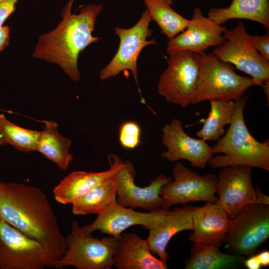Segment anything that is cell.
Here are the masks:
<instances>
[{
	"mask_svg": "<svg viewBox=\"0 0 269 269\" xmlns=\"http://www.w3.org/2000/svg\"><path fill=\"white\" fill-rule=\"evenodd\" d=\"M74 1L69 0L64 7L57 26L39 37L32 56L58 65L70 79L78 81L81 79L78 67L79 54L100 39L92 34L103 5L89 4L79 13H72Z\"/></svg>",
	"mask_w": 269,
	"mask_h": 269,
	"instance_id": "obj_1",
	"label": "cell"
},
{
	"mask_svg": "<svg viewBox=\"0 0 269 269\" xmlns=\"http://www.w3.org/2000/svg\"><path fill=\"white\" fill-rule=\"evenodd\" d=\"M0 219L28 236L65 253L66 238L40 188L0 181Z\"/></svg>",
	"mask_w": 269,
	"mask_h": 269,
	"instance_id": "obj_2",
	"label": "cell"
},
{
	"mask_svg": "<svg viewBox=\"0 0 269 269\" xmlns=\"http://www.w3.org/2000/svg\"><path fill=\"white\" fill-rule=\"evenodd\" d=\"M249 97L235 101L234 117L227 133L212 146L213 154H223L210 158L208 163L212 168L242 165L269 171V141H258L245 122L244 110Z\"/></svg>",
	"mask_w": 269,
	"mask_h": 269,
	"instance_id": "obj_3",
	"label": "cell"
},
{
	"mask_svg": "<svg viewBox=\"0 0 269 269\" xmlns=\"http://www.w3.org/2000/svg\"><path fill=\"white\" fill-rule=\"evenodd\" d=\"M196 54L199 76L191 104L204 101H237L255 85L251 77L239 75L232 64L219 60L213 53Z\"/></svg>",
	"mask_w": 269,
	"mask_h": 269,
	"instance_id": "obj_4",
	"label": "cell"
},
{
	"mask_svg": "<svg viewBox=\"0 0 269 269\" xmlns=\"http://www.w3.org/2000/svg\"><path fill=\"white\" fill-rule=\"evenodd\" d=\"M64 253L0 219V269L54 268Z\"/></svg>",
	"mask_w": 269,
	"mask_h": 269,
	"instance_id": "obj_5",
	"label": "cell"
},
{
	"mask_svg": "<svg viewBox=\"0 0 269 269\" xmlns=\"http://www.w3.org/2000/svg\"><path fill=\"white\" fill-rule=\"evenodd\" d=\"M65 253L55 265L56 269L73 267L77 269H111L116 237L101 239L86 233L76 220L71 224L70 233L66 237Z\"/></svg>",
	"mask_w": 269,
	"mask_h": 269,
	"instance_id": "obj_6",
	"label": "cell"
},
{
	"mask_svg": "<svg viewBox=\"0 0 269 269\" xmlns=\"http://www.w3.org/2000/svg\"><path fill=\"white\" fill-rule=\"evenodd\" d=\"M224 36L223 42L212 53L219 60L249 75L255 85L263 87L269 83V61L253 46L244 23L241 22L236 27L226 29Z\"/></svg>",
	"mask_w": 269,
	"mask_h": 269,
	"instance_id": "obj_7",
	"label": "cell"
},
{
	"mask_svg": "<svg viewBox=\"0 0 269 269\" xmlns=\"http://www.w3.org/2000/svg\"><path fill=\"white\" fill-rule=\"evenodd\" d=\"M269 237V205L253 203L233 219L224 243L232 254L250 257Z\"/></svg>",
	"mask_w": 269,
	"mask_h": 269,
	"instance_id": "obj_8",
	"label": "cell"
},
{
	"mask_svg": "<svg viewBox=\"0 0 269 269\" xmlns=\"http://www.w3.org/2000/svg\"><path fill=\"white\" fill-rule=\"evenodd\" d=\"M169 56L167 67L159 76L157 91L168 102L186 108L191 104L199 79L196 54L181 51Z\"/></svg>",
	"mask_w": 269,
	"mask_h": 269,
	"instance_id": "obj_9",
	"label": "cell"
},
{
	"mask_svg": "<svg viewBox=\"0 0 269 269\" xmlns=\"http://www.w3.org/2000/svg\"><path fill=\"white\" fill-rule=\"evenodd\" d=\"M172 173L173 179L162 186L159 192L162 208L168 209L173 205L190 202H216L218 177L215 174H199L181 162L175 164Z\"/></svg>",
	"mask_w": 269,
	"mask_h": 269,
	"instance_id": "obj_10",
	"label": "cell"
},
{
	"mask_svg": "<svg viewBox=\"0 0 269 269\" xmlns=\"http://www.w3.org/2000/svg\"><path fill=\"white\" fill-rule=\"evenodd\" d=\"M151 21L149 12L146 9L137 22L131 28L115 27V34L120 39L119 48L111 61L101 70V80H106L115 77L122 71L130 70L138 86L137 62L139 54L145 46L156 44L154 39L147 40L152 33L149 28Z\"/></svg>",
	"mask_w": 269,
	"mask_h": 269,
	"instance_id": "obj_11",
	"label": "cell"
},
{
	"mask_svg": "<svg viewBox=\"0 0 269 269\" xmlns=\"http://www.w3.org/2000/svg\"><path fill=\"white\" fill-rule=\"evenodd\" d=\"M252 176V167L236 165L222 168L217 176L218 195L215 203L222 208L231 219L246 206L257 202Z\"/></svg>",
	"mask_w": 269,
	"mask_h": 269,
	"instance_id": "obj_12",
	"label": "cell"
},
{
	"mask_svg": "<svg viewBox=\"0 0 269 269\" xmlns=\"http://www.w3.org/2000/svg\"><path fill=\"white\" fill-rule=\"evenodd\" d=\"M135 175L134 165L126 161L112 176L117 185L118 203L125 207L149 211L162 208L159 192L162 187L170 182L172 178L160 174L148 186L141 187L135 184Z\"/></svg>",
	"mask_w": 269,
	"mask_h": 269,
	"instance_id": "obj_13",
	"label": "cell"
},
{
	"mask_svg": "<svg viewBox=\"0 0 269 269\" xmlns=\"http://www.w3.org/2000/svg\"><path fill=\"white\" fill-rule=\"evenodd\" d=\"M170 211L159 208L148 212H137L133 208L120 205L116 201L107 209L98 214L91 224L83 227L88 234L99 230L109 236L117 237L134 225H141L149 230L159 224Z\"/></svg>",
	"mask_w": 269,
	"mask_h": 269,
	"instance_id": "obj_14",
	"label": "cell"
},
{
	"mask_svg": "<svg viewBox=\"0 0 269 269\" xmlns=\"http://www.w3.org/2000/svg\"><path fill=\"white\" fill-rule=\"evenodd\" d=\"M226 29L204 16L197 6L185 29L168 41L166 52L169 55L181 51L196 54L204 53L207 48L216 47L223 42Z\"/></svg>",
	"mask_w": 269,
	"mask_h": 269,
	"instance_id": "obj_15",
	"label": "cell"
},
{
	"mask_svg": "<svg viewBox=\"0 0 269 269\" xmlns=\"http://www.w3.org/2000/svg\"><path fill=\"white\" fill-rule=\"evenodd\" d=\"M162 132V143L167 147L160 155L162 158L171 162L185 159L193 167L203 168L212 157V146L203 139L188 135L179 119H173Z\"/></svg>",
	"mask_w": 269,
	"mask_h": 269,
	"instance_id": "obj_16",
	"label": "cell"
},
{
	"mask_svg": "<svg viewBox=\"0 0 269 269\" xmlns=\"http://www.w3.org/2000/svg\"><path fill=\"white\" fill-rule=\"evenodd\" d=\"M193 232L189 240L220 248L224 243L231 219L228 214L214 203L207 202L200 207H193Z\"/></svg>",
	"mask_w": 269,
	"mask_h": 269,
	"instance_id": "obj_17",
	"label": "cell"
},
{
	"mask_svg": "<svg viewBox=\"0 0 269 269\" xmlns=\"http://www.w3.org/2000/svg\"><path fill=\"white\" fill-rule=\"evenodd\" d=\"M110 168L100 172L74 171L60 180L53 190L56 202L63 205L72 204L77 198L112 177L122 165L120 157L114 154L108 156Z\"/></svg>",
	"mask_w": 269,
	"mask_h": 269,
	"instance_id": "obj_18",
	"label": "cell"
},
{
	"mask_svg": "<svg viewBox=\"0 0 269 269\" xmlns=\"http://www.w3.org/2000/svg\"><path fill=\"white\" fill-rule=\"evenodd\" d=\"M113 266L118 269H167L166 263L151 254L146 240L135 233L116 237Z\"/></svg>",
	"mask_w": 269,
	"mask_h": 269,
	"instance_id": "obj_19",
	"label": "cell"
},
{
	"mask_svg": "<svg viewBox=\"0 0 269 269\" xmlns=\"http://www.w3.org/2000/svg\"><path fill=\"white\" fill-rule=\"evenodd\" d=\"M193 207L184 204L174 208L159 224L149 230L148 236L145 239L148 247L165 263L168 259L166 249L172 237L181 231L192 230Z\"/></svg>",
	"mask_w": 269,
	"mask_h": 269,
	"instance_id": "obj_20",
	"label": "cell"
},
{
	"mask_svg": "<svg viewBox=\"0 0 269 269\" xmlns=\"http://www.w3.org/2000/svg\"><path fill=\"white\" fill-rule=\"evenodd\" d=\"M208 16L222 25L233 19H245L261 23L269 29V0H231L227 7H212Z\"/></svg>",
	"mask_w": 269,
	"mask_h": 269,
	"instance_id": "obj_21",
	"label": "cell"
},
{
	"mask_svg": "<svg viewBox=\"0 0 269 269\" xmlns=\"http://www.w3.org/2000/svg\"><path fill=\"white\" fill-rule=\"evenodd\" d=\"M245 257L222 252L215 246L193 243L185 269H229L240 268Z\"/></svg>",
	"mask_w": 269,
	"mask_h": 269,
	"instance_id": "obj_22",
	"label": "cell"
},
{
	"mask_svg": "<svg viewBox=\"0 0 269 269\" xmlns=\"http://www.w3.org/2000/svg\"><path fill=\"white\" fill-rule=\"evenodd\" d=\"M44 128L37 144L36 151L51 160L62 170H67L73 156L70 153L71 141L63 136L58 131L57 124L44 121Z\"/></svg>",
	"mask_w": 269,
	"mask_h": 269,
	"instance_id": "obj_23",
	"label": "cell"
},
{
	"mask_svg": "<svg viewBox=\"0 0 269 269\" xmlns=\"http://www.w3.org/2000/svg\"><path fill=\"white\" fill-rule=\"evenodd\" d=\"M117 185L112 178L95 187L72 204L75 215L99 214L117 201Z\"/></svg>",
	"mask_w": 269,
	"mask_h": 269,
	"instance_id": "obj_24",
	"label": "cell"
},
{
	"mask_svg": "<svg viewBox=\"0 0 269 269\" xmlns=\"http://www.w3.org/2000/svg\"><path fill=\"white\" fill-rule=\"evenodd\" d=\"M152 20L157 24L162 34L169 39L183 31L189 19L182 16L171 7L173 0H142Z\"/></svg>",
	"mask_w": 269,
	"mask_h": 269,
	"instance_id": "obj_25",
	"label": "cell"
},
{
	"mask_svg": "<svg viewBox=\"0 0 269 269\" xmlns=\"http://www.w3.org/2000/svg\"><path fill=\"white\" fill-rule=\"evenodd\" d=\"M210 111L197 135L205 141L218 140L225 133V127L230 125L235 111V101L211 100Z\"/></svg>",
	"mask_w": 269,
	"mask_h": 269,
	"instance_id": "obj_26",
	"label": "cell"
},
{
	"mask_svg": "<svg viewBox=\"0 0 269 269\" xmlns=\"http://www.w3.org/2000/svg\"><path fill=\"white\" fill-rule=\"evenodd\" d=\"M41 134V131L17 126L0 114V146L9 144L25 152L36 151Z\"/></svg>",
	"mask_w": 269,
	"mask_h": 269,
	"instance_id": "obj_27",
	"label": "cell"
},
{
	"mask_svg": "<svg viewBox=\"0 0 269 269\" xmlns=\"http://www.w3.org/2000/svg\"><path fill=\"white\" fill-rule=\"evenodd\" d=\"M141 129L134 121L124 123L119 130V139L121 145L127 149H134L140 143Z\"/></svg>",
	"mask_w": 269,
	"mask_h": 269,
	"instance_id": "obj_28",
	"label": "cell"
},
{
	"mask_svg": "<svg viewBox=\"0 0 269 269\" xmlns=\"http://www.w3.org/2000/svg\"><path fill=\"white\" fill-rule=\"evenodd\" d=\"M251 41L256 50L269 61V33L265 35H250Z\"/></svg>",
	"mask_w": 269,
	"mask_h": 269,
	"instance_id": "obj_29",
	"label": "cell"
},
{
	"mask_svg": "<svg viewBox=\"0 0 269 269\" xmlns=\"http://www.w3.org/2000/svg\"><path fill=\"white\" fill-rule=\"evenodd\" d=\"M19 0H0V26L15 11V5Z\"/></svg>",
	"mask_w": 269,
	"mask_h": 269,
	"instance_id": "obj_30",
	"label": "cell"
},
{
	"mask_svg": "<svg viewBox=\"0 0 269 269\" xmlns=\"http://www.w3.org/2000/svg\"><path fill=\"white\" fill-rule=\"evenodd\" d=\"M10 27L8 25L0 26V53L9 44Z\"/></svg>",
	"mask_w": 269,
	"mask_h": 269,
	"instance_id": "obj_31",
	"label": "cell"
},
{
	"mask_svg": "<svg viewBox=\"0 0 269 269\" xmlns=\"http://www.w3.org/2000/svg\"><path fill=\"white\" fill-rule=\"evenodd\" d=\"M255 256L261 267H267L269 266V251L268 250L263 251Z\"/></svg>",
	"mask_w": 269,
	"mask_h": 269,
	"instance_id": "obj_32",
	"label": "cell"
},
{
	"mask_svg": "<svg viewBox=\"0 0 269 269\" xmlns=\"http://www.w3.org/2000/svg\"><path fill=\"white\" fill-rule=\"evenodd\" d=\"M244 265L248 269H260L261 266L258 261L255 254L245 259Z\"/></svg>",
	"mask_w": 269,
	"mask_h": 269,
	"instance_id": "obj_33",
	"label": "cell"
},
{
	"mask_svg": "<svg viewBox=\"0 0 269 269\" xmlns=\"http://www.w3.org/2000/svg\"><path fill=\"white\" fill-rule=\"evenodd\" d=\"M256 195H257V202L256 203L269 205V197L267 195L264 193L260 189L258 186L255 188Z\"/></svg>",
	"mask_w": 269,
	"mask_h": 269,
	"instance_id": "obj_34",
	"label": "cell"
}]
</instances>
